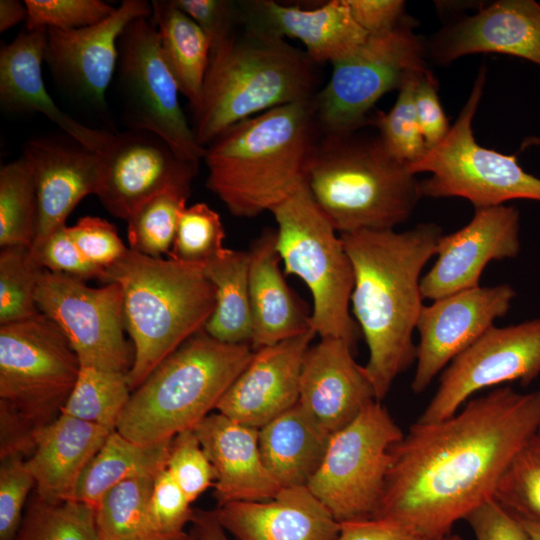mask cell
<instances>
[{"instance_id":"1","label":"cell","mask_w":540,"mask_h":540,"mask_svg":"<svg viewBox=\"0 0 540 540\" xmlns=\"http://www.w3.org/2000/svg\"><path fill=\"white\" fill-rule=\"evenodd\" d=\"M540 428V387L499 386L440 421H416L394 446L373 518L440 540L493 498L509 463Z\"/></svg>"},{"instance_id":"2","label":"cell","mask_w":540,"mask_h":540,"mask_svg":"<svg viewBox=\"0 0 540 540\" xmlns=\"http://www.w3.org/2000/svg\"><path fill=\"white\" fill-rule=\"evenodd\" d=\"M443 235L435 223L410 230L340 234L354 271L352 312L369 351L364 369L376 400L416 361L413 333L422 310V271Z\"/></svg>"},{"instance_id":"3","label":"cell","mask_w":540,"mask_h":540,"mask_svg":"<svg viewBox=\"0 0 540 540\" xmlns=\"http://www.w3.org/2000/svg\"><path fill=\"white\" fill-rule=\"evenodd\" d=\"M321 134L313 101L242 120L205 147L206 185L236 217L271 212L305 183Z\"/></svg>"},{"instance_id":"4","label":"cell","mask_w":540,"mask_h":540,"mask_svg":"<svg viewBox=\"0 0 540 540\" xmlns=\"http://www.w3.org/2000/svg\"><path fill=\"white\" fill-rule=\"evenodd\" d=\"M317 63L303 49L242 18L211 49L193 130L206 147L228 127L283 105L313 101Z\"/></svg>"},{"instance_id":"5","label":"cell","mask_w":540,"mask_h":540,"mask_svg":"<svg viewBox=\"0 0 540 540\" xmlns=\"http://www.w3.org/2000/svg\"><path fill=\"white\" fill-rule=\"evenodd\" d=\"M306 185L339 234L386 231L404 224L420 198V181L386 147L361 129L319 137Z\"/></svg>"},{"instance_id":"6","label":"cell","mask_w":540,"mask_h":540,"mask_svg":"<svg viewBox=\"0 0 540 540\" xmlns=\"http://www.w3.org/2000/svg\"><path fill=\"white\" fill-rule=\"evenodd\" d=\"M104 283L124 294V324L133 343L128 380L133 391L187 339L204 329L216 303L203 265L155 258L128 248L105 269Z\"/></svg>"},{"instance_id":"7","label":"cell","mask_w":540,"mask_h":540,"mask_svg":"<svg viewBox=\"0 0 540 540\" xmlns=\"http://www.w3.org/2000/svg\"><path fill=\"white\" fill-rule=\"evenodd\" d=\"M250 344L221 342L202 329L135 388L116 431L152 444L172 440L207 417L253 356Z\"/></svg>"},{"instance_id":"8","label":"cell","mask_w":540,"mask_h":540,"mask_svg":"<svg viewBox=\"0 0 540 540\" xmlns=\"http://www.w3.org/2000/svg\"><path fill=\"white\" fill-rule=\"evenodd\" d=\"M80 368L67 338L45 315L0 325L2 440L33 443L51 414L60 413Z\"/></svg>"},{"instance_id":"9","label":"cell","mask_w":540,"mask_h":540,"mask_svg":"<svg viewBox=\"0 0 540 540\" xmlns=\"http://www.w3.org/2000/svg\"><path fill=\"white\" fill-rule=\"evenodd\" d=\"M271 213L284 273L299 277L312 294L311 328L320 338H339L354 348L360 331L349 311L354 271L341 236L306 182Z\"/></svg>"},{"instance_id":"10","label":"cell","mask_w":540,"mask_h":540,"mask_svg":"<svg viewBox=\"0 0 540 540\" xmlns=\"http://www.w3.org/2000/svg\"><path fill=\"white\" fill-rule=\"evenodd\" d=\"M487 68L482 65L469 97L445 138L419 160L407 164L413 173L429 172L420 181L422 197H461L475 209L504 205L514 199L540 201V178L526 172L515 155L477 143L472 122L478 110Z\"/></svg>"},{"instance_id":"11","label":"cell","mask_w":540,"mask_h":540,"mask_svg":"<svg viewBox=\"0 0 540 540\" xmlns=\"http://www.w3.org/2000/svg\"><path fill=\"white\" fill-rule=\"evenodd\" d=\"M408 15L391 30L369 35L350 56L332 64L313 106L322 133H344L370 124L379 99L429 72L427 47Z\"/></svg>"},{"instance_id":"12","label":"cell","mask_w":540,"mask_h":540,"mask_svg":"<svg viewBox=\"0 0 540 540\" xmlns=\"http://www.w3.org/2000/svg\"><path fill=\"white\" fill-rule=\"evenodd\" d=\"M404 433L375 400L331 434L325 455L307 487L339 522L373 518Z\"/></svg>"},{"instance_id":"13","label":"cell","mask_w":540,"mask_h":540,"mask_svg":"<svg viewBox=\"0 0 540 540\" xmlns=\"http://www.w3.org/2000/svg\"><path fill=\"white\" fill-rule=\"evenodd\" d=\"M118 50L117 76L129 129L156 134L184 159H203L205 147L197 141L182 110L180 91L163 58L152 17L128 24Z\"/></svg>"},{"instance_id":"14","label":"cell","mask_w":540,"mask_h":540,"mask_svg":"<svg viewBox=\"0 0 540 540\" xmlns=\"http://www.w3.org/2000/svg\"><path fill=\"white\" fill-rule=\"evenodd\" d=\"M35 300L39 312L65 335L81 366L129 372L120 284L90 287L84 280L44 269Z\"/></svg>"},{"instance_id":"15","label":"cell","mask_w":540,"mask_h":540,"mask_svg":"<svg viewBox=\"0 0 540 540\" xmlns=\"http://www.w3.org/2000/svg\"><path fill=\"white\" fill-rule=\"evenodd\" d=\"M540 377V318L493 326L442 371L418 418L431 423L455 414L477 392L511 382L529 386Z\"/></svg>"},{"instance_id":"16","label":"cell","mask_w":540,"mask_h":540,"mask_svg":"<svg viewBox=\"0 0 540 540\" xmlns=\"http://www.w3.org/2000/svg\"><path fill=\"white\" fill-rule=\"evenodd\" d=\"M101 156L96 196L114 217L128 221L150 198L165 191L190 194L199 162L180 157L161 137L129 129L117 133Z\"/></svg>"},{"instance_id":"17","label":"cell","mask_w":540,"mask_h":540,"mask_svg":"<svg viewBox=\"0 0 540 540\" xmlns=\"http://www.w3.org/2000/svg\"><path fill=\"white\" fill-rule=\"evenodd\" d=\"M516 295L510 284L502 283L463 290L424 305L416 324L413 393H423L454 358L504 317Z\"/></svg>"},{"instance_id":"18","label":"cell","mask_w":540,"mask_h":540,"mask_svg":"<svg viewBox=\"0 0 540 540\" xmlns=\"http://www.w3.org/2000/svg\"><path fill=\"white\" fill-rule=\"evenodd\" d=\"M152 14V3L124 0L97 24L67 31L47 29L44 61L62 88L105 110V95L117 71L120 35L133 20Z\"/></svg>"},{"instance_id":"19","label":"cell","mask_w":540,"mask_h":540,"mask_svg":"<svg viewBox=\"0 0 540 540\" xmlns=\"http://www.w3.org/2000/svg\"><path fill=\"white\" fill-rule=\"evenodd\" d=\"M520 250V213L515 207L475 209L465 226L439 238L436 260L421 279L423 299L434 301L480 286L487 264L516 258Z\"/></svg>"},{"instance_id":"20","label":"cell","mask_w":540,"mask_h":540,"mask_svg":"<svg viewBox=\"0 0 540 540\" xmlns=\"http://www.w3.org/2000/svg\"><path fill=\"white\" fill-rule=\"evenodd\" d=\"M316 333H304L255 350L219 400L216 410L259 429L298 403L304 356Z\"/></svg>"},{"instance_id":"21","label":"cell","mask_w":540,"mask_h":540,"mask_svg":"<svg viewBox=\"0 0 540 540\" xmlns=\"http://www.w3.org/2000/svg\"><path fill=\"white\" fill-rule=\"evenodd\" d=\"M433 62L446 65L475 53H500L540 66V4L499 0L450 21L426 43Z\"/></svg>"},{"instance_id":"22","label":"cell","mask_w":540,"mask_h":540,"mask_svg":"<svg viewBox=\"0 0 540 540\" xmlns=\"http://www.w3.org/2000/svg\"><path fill=\"white\" fill-rule=\"evenodd\" d=\"M346 341L327 337L304 356L298 404L329 434L354 420L376 400L364 366Z\"/></svg>"},{"instance_id":"23","label":"cell","mask_w":540,"mask_h":540,"mask_svg":"<svg viewBox=\"0 0 540 540\" xmlns=\"http://www.w3.org/2000/svg\"><path fill=\"white\" fill-rule=\"evenodd\" d=\"M36 182L39 218L36 245L66 225V219L89 194L96 195L101 156L74 139H36L24 148Z\"/></svg>"},{"instance_id":"24","label":"cell","mask_w":540,"mask_h":540,"mask_svg":"<svg viewBox=\"0 0 540 540\" xmlns=\"http://www.w3.org/2000/svg\"><path fill=\"white\" fill-rule=\"evenodd\" d=\"M47 29L25 30L0 51V102L11 112H39L69 137L103 155L115 134L91 128L61 110L50 97L42 76Z\"/></svg>"},{"instance_id":"25","label":"cell","mask_w":540,"mask_h":540,"mask_svg":"<svg viewBox=\"0 0 540 540\" xmlns=\"http://www.w3.org/2000/svg\"><path fill=\"white\" fill-rule=\"evenodd\" d=\"M236 540H335L340 523L307 486L282 487L266 501H236L214 511Z\"/></svg>"},{"instance_id":"26","label":"cell","mask_w":540,"mask_h":540,"mask_svg":"<svg viewBox=\"0 0 540 540\" xmlns=\"http://www.w3.org/2000/svg\"><path fill=\"white\" fill-rule=\"evenodd\" d=\"M242 18L282 38L299 40L317 64H334L354 53L368 38L346 0H331L313 9L272 0L241 3Z\"/></svg>"},{"instance_id":"27","label":"cell","mask_w":540,"mask_h":540,"mask_svg":"<svg viewBox=\"0 0 540 540\" xmlns=\"http://www.w3.org/2000/svg\"><path fill=\"white\" fill-rule=\"evenodd\" d=\"M194 431L215 472L218 506L266 501L282 488L264 465L258 429L217 412L205 417Z\"/></svg>"},{"instance_id":"28","label":"cell","mask_w":540,"mask_h":540,"mask_svg":"<svg viewBox=\"0 0 540 540\" xmlns=\"http://www.w3.org/2000/svg\"><path fill=\"white\" fill-rule=\"evenodd\" d=\"M112 431L68 415L59 414L34 436L32 455L25 460L34 478L38 499H69L85 467Z\"/></svg>"},{"instance_id":"29","label":"cell","mask_w":540,"mask_h":540,"mask_svg":"<svg viewBox=\"0 0 540 540\" xmlns=\"http://www.w3.org/2000/svg\"><path fill=\"white\" fill-rule=\"evenodd\" d=\"M248 253L252 349L276 344L311 329V315L292 292L280 269L276 230H264L254 239Z\"/></svg>"},{"instance_id":"30","label":"cell","mask_w":540,"mask_h":540,"mask_svg":"<svg viewBox=\"0 0 540 540\" xmlns=\"http://www.w3.org/2000/svg\"><path fill=\"white\" fill-rule=\"evenodd\" d=\"M330 436L298 403L258 429L262 460L281 487L307 486Z\"/></svg>"},{"instance_id":"31","label":"cell","mask_w":540,"mask_h":540,"mask_svg":"<svg viewBox=\"0 0 540 540\" xmlns=\"http://www.w3.org/2000/svg\"><path fill=\"white\" fill-rule=\"evenodd\" d=\"M171 442L140 444L112 431L85 467L69 499L96 507L116 485L132 478L155 476L166 467Z\"/></svg>"},{"instance_id":"32","label":"cell","mask_w":540,"mask_h":540,"mask_svg":"<svg viewBox=\"0 0 540 540\" xmlns=\"http://www.w3.org/2000/svg\"><path fill=\"white\" fill-rule=\"evenodd\" d=\"M151 3L163 58L180 93L195 111L201 101L211 42L194 20L172 0H153Z\"/></svg>"},{"instance_id":"33","label":"cell","mask_w":540,"mask_h":540,"mask_svg":"<svg viewBox=\"0 0 540 540\" xmlns=\"http://www.w3.org/2000/svg\"><path fill=\"white\" fill-rule=\"evenodd\" d=\"M202 265L216 291L215 308L204 331L221 342L250 344L252 316L248 251L224 248Z\"/></svg>"},{"instance_id":"34","label":"cell","mask_w":540,"mask_h":540,"mask_svg":"<svg viewBox=\"0 0 540 540\" xmlns=\"http://www.w3.org/2000/svg\"><path fill=\"white\" fill-rule=\"evenodd\" d=\"M131 392L128 373L81 366L59 414L115 431Z\"/></svg>"},{"instance_id":"35","label":"cell","mask_w":540,"mask_h":540,"mask_svg":"<svg viewBox=\"0 0 540 540\" xmlns=\"http://www.w3.org/2000/svg\"><path fill=\"white\" fill-rule=\"evenodd\" d=\"M39 202L32 169L22 154L0 168V246L32 247Z\"/></svg>"},{"instance_id":"36","label":"cell","mask_w":540,"mask_h":540,"mask_svg":"<svg viewBox=\"0 0 540 540\" xmlns=\"http://www.w3.org/2000/svg\"><path fill=\"white\" fill-rule=\"evenodd\" d=\"M154 477L126 480L100 499L95 507L100 540H176L160 537L151 524L148 501Z\"/></svg>"},{"instance_id":"37","label":"cell","mask_w":540,"mask_h":540,"mask_svg":"<svg viewBox=\"0 0 540 540\" xmlns=\"http://www.w3.org/2000/svg\"><path fill=\"white\" fill-rule=\"evenodd\" d=\"M190 194L162 192L140 205L127 221L129 248L140 254L159 258L169 254L179 217Z\"/></svg>"},{"instance_id":"38","label":"cell","mask_w":540,"mask_h":540,"mask_svg":"<svg viewBox=\"0 0 540 540\" xmlns=\"http://www.w3.org/2000/svg\"><path fill=\"white\" fill-rule=\"evenodd\" d=\"M44 269L32 247L10 246L0 252V325L39 314L35 296Z\"/></svg>"},{"instance_id":"39","label":"cell","mask_w":540,"mask_h":540,"mask_svg":"<svg viewBox=\"0 0 540 540\" xmlns=\"http://www.w3.org/2000/svg\"><path fill=\"white\" fill-rule=\"evenodd\" d=\"M493 499L519 519H540V428L515 454Z\"/></svg>"},{"instance_id":"40","label":"cell","mask_w":540,"mask_h":540,"mask_svg":"<svg viewBox=\"0 0 540 540\" xmlns=\"http://www.w3.org/2000/svg\"><path fill=\"white\" fill-rule=\"evenodd\" d=\"M22 540H100L94 506L76 501L38 500L26 521Z\"/></svg>"},{"instance_id":"41","label":"cell","mask_w":540,"mask_h":540,"mask_svg":"<svg viewBox=\"0 0 540 540\" xmlns=\"http://www.w3.org/2000/svg\"><path fill=\"white\" fill-rule=\"evenodd\" d=\"M421 77L408 81L398 90L396 101L389 112H378L370 118V124L376 127L387 149L406 164L419 160L428 150L414 104L416 85Z\"/></svg>"},{"instance_id":"42","label":"cell","mask_w":540,"mask_h":540,"mask_svg":"<svg viewBox=\"0 0 540 540\" xmlns=\"http://www.w3.org/2000/svg\"><path fill=\"white\" fill-rule=\"evenodd\" d=\"M225 239L219 214L206 203L186 206L182 211L169 258L203 264L221 252Z\"/></svg>"},{"instance_id":"43","label":"cell","mask_w":540,"mask_h":540,"mask_svg":"<svg viewBox=\"0 0 540 540\" xmlns=\"http://www.w3.org/2000/svg\"><path fill=\"white\" fill-rule=\"evenodd\" d=\"M26 30H75L108 18L115 7L101 0H26Z\"/></svg>"},{"instance_id":"44","label":"cell","mask_w":540,"mask_h":540,"mask_svg":"<svg viewBox=\"0 0 540 540\" xmlns=\"http://www.w3.org/2000/svg\"><path fill=\"white\" fill-rule=\"evenodd\" d=\"M166 469L191 503L215 482L213 466L194 429L173 437Z\"/></svg>"},{"instance_id":"45","label":"cell","mask_w":540,"mask_h":540,"mask_svg":"<svg viewBox=\"0 0 540 540\" xmlns=\"http://www.w3.org/2000/svg\"><path fill=\"white\" fill-rule=\"evenodd\" d=\"M148 512L153 529L160 537L181 539L187 536L184 527L191 522L194 511L190 500L166 467L153 479Z\"/></svg>"},{"instance_id":"46","label":"cell","mask_w":540,"mask_h":540,"mask_svg":"<svg viewBox=\"0 0 540 540\" xmlns=\"http://www.w3.org/2000/svg\"><path fill=\"white\" fill-rule=\"evenodd\" d=\"M35 481L21 454L1 457L0 466V540L16 535L26 498Z\"/></svg>"},{"instance_id":"47","label":"cell","mask_w":540,"mask_h":540,"mask_svg":"<svg viewBox=\"0 0 540 540\" xmlns=\"http://www.w3.org/2000/svg\"><path fill=\"white\" fill-rule=\"evenodd\" d=\"M33 253L43 269L84 281L100 279L105 270L91 264L73 241L69 228L64 225L40 243L32 246Z\"/></svg>"},{"instance_id":"48","label":"cell","mask_w":540,"mask_h":540,"mask_svg":"<svg viewBox=\"0 0 540 540\" xmlns=\"http://www.w3.org/2000/svg\"><path fill=\"white\" fill-rule=\"evenodd\" d=\"M68 228L82 255L102 270L117 262L128 250L115 226L103 218L84 216Z\"/></svg>"},{"instance_id":"49","label":"cell","mask_w":540,"mask_h":540,"mask_svg":"<svg viewBox=\"0 0 540 540\" xmlns=\"http://www.w3.org/2000/svg\"><path fill=\"white\" fill-rule=\"evenodd\" d=\"M205 32L211 49L241 22V3L230 0H172Z\"/></svg>"},{"instance_id":"50","label":"cell","mask_w":540,"mask_h":540,"mask_svg":"<svg viewBox=\"0 0 540 540\" xmlns=\"http://www.w3.org/2000/svg\"><path fill=\"white\" fill-rule=\"evenodd\" d=\"M438 88L439 83L430 72L418 80L415 89L416 117L428 149L439 144L451 127L440 103Z\"/></svg>"},{"instance_id":"51","label":"cell","mask_w":540,"mask_h":540,"mask_svg":"<svg viewBox=\"0 0 540 540\" xmlns=\"http://www.w3.org/2000/svg\"><path fill=\"white\" fill-rule=\"evenodd\" d=\"M465 521L475 540H528L519 520L493 498L472 511Z\"/></svg>"},{"instance_id":"52","label":"cell","mask_w":540,"mask_h":540,"mask_svg":"<svg viewBox=\"0 0 540 540\" xmlns=\"http://www.w3.org/2000/svg\"><path fill=\"white\" fill-rule=\"evenodd\" d=\"M358 25L368 35L379 34L397 26L406 16L402 0H346Z\"/></svg>"},{"instance_id":"53","label":"cell","mask_w":540,"mask_h":540,"mask_svg":"<svg viewBox=\"0 0 540 540\" xmlns=\"http://www.w3.org/2000/svg\"><path fill=\"white\" fill-rule=\"evenodd\" d=\"M335 540H427L403 525L383 518L340 523Z\"/></svg>"},{"instance_id":"54","label":"cell","mask_w":540,"mask_h":540,"mask_svg":"<svg viewBox=\"0 0 540 540\" xmlns=\"http://www.w3.org/2000/svg\"><path fill=\"white\" fill-rule=\"evenodd\" d=\"M191 523L195 540H230L214 511L194 512Z\"/></svg>"},{"instance_id":"55","label":"cell","mask_w":540,"mask_h":540,"mask_svg":"<svg viewBox=\"0 0 540 540\" xmlns=\"http://www.w3.org/2000/svg\"><path fill=\"white\" fill-rule=\"evenodd\" d=\"M27 15L28 12L25 3H21L17 0H1L0 32L3 33L21 21H26Z\"/></svg>"},{"instance_id":"56","label":"cell","mask_w":540,"mask_h":540,"mask_svg":"<svg viewBox=\"0 0 540 540\" xmlns=\"http://www.w3.org/2000/svg\"><path fill=\"white\" fill-rule=\"evenodd\" d=\"M528 540H540V519H519Z\"/></svg>"},{"instance_id":"57","label":"cell","mask_w":540,"mask_h":540,"mask_svg":"<svg viewBox=\"0 0 540 540\" xmlns=\"http://www.w3.org/2000/svg\"><path fill=\"white\" fill-rule=\"evenodd\" d=\"M440 540H463V539L461 538L459 534L451 532Z\"/></svg>"},{"instance_id":"58","label":"cell","mask_w":540,"mask_h":540,"mask_svg":"<svg viewBox=\"0 0 540 540\" xmlns=\"http://www.w3.org/2000/svg\"><path fill=\"white\" fill-rule=\"evenodd\" d=\"M540 143V138H537V139H529L527 141H525L522 145V147H525V146H528V145H531V144H539Z\"/></svg>"},{"instance_id":"59","label":"cell","mask_w":540,"mask_h":540,"mask_svg":"<svg viewBox=\"0 0 540 540\" xmlns=\"http://www.w3.org/2000/svg\"><path fill=\"white\" fill-rule=\"evenodd\" d=\"M190 537V535H187L186 537L182 538V539H176V540H188Z\"/></svg>"},{"instance_id":"60","label":"cell","mask_w":540,"mask_h":540,"mask_svg":"<svg viewBox=\"0 0 540 540\" xmlns=\"http://www.w3.org/2000/svg\"><path fill=\"white\" fill-rule=\"evenodd\" d=\"M188 540H195L192 535H190Z\"/></svg>"}]
</instances>
